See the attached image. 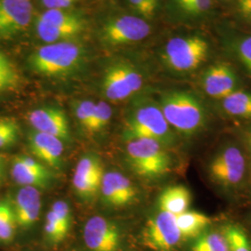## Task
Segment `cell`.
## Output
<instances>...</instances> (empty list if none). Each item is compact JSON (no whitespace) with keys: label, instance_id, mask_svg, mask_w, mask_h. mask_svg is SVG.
Returning <instances> with one entry per match:
<instances>
[{"label":"cell","instance_id":"cell-1","mask_svg":"<svg viewBox=\"0 0 251 251\" xmlns=\"http://www.w3.org/2000/svg\"><path fill=\"white\" fill-rule=\"evenodd\" d=\"M160 109L170 126L183 136L198 134L206 126L205 108L189 92L172 91L165 94Z\"/></svg>","mask_w":251,"mask_h":251},{"label":"cell","instance_id":"cell-2","mask_svg":"<svg viewBox=\"0 0 251 251\" xmlns=\"http://www.w3.org/2000/svg\"><path fill=\"white\" fill-rule=\"evenodd\" d=\"M207 175L216 185L226 191L239 188L246 179V156L236 144L219 148L207 165Z\"/></svg>","mask_w":251,"mask_h":251},{"label":"cell","instance_id":"cell-3","mask_svg":"<svg viewBox=\"0 0 251 251\" xmlns=\"http://www.w3.org/2000/svg\"><path fill=\"white\" fill-rule=\"evenodd\" d=\"M126 159L132 171L141 177L156 178L168 173L171 167L170 154L164 145L151 139L127 142Z\"/></svg>","mask_w":251,"mask_h":251},{"label":"cell","instance_id":"cell-4","mask_svg":"<svg viewBox=\"0 0 251 251\" xmlns=\"http://www.w3.org/2000/svg\"><path fill=\"white\" fill-rule=\"evenodd\" d=\"M126 142L136 139H151L162 145H171L174 134L161 109L153 104H146L136 109L127 120L124 130Z\"/></svg>","mask_w":251,"mask_h":251},{"label":"cell","instance_id":"cell-5","mask_svg":"<svg viewBox=\"0 0 251 251\" xmlns=\"http://www.w3.org/2000/svg\"><path fill=\"white\" fill-rule=\"evenodd\" d=\"M81 50L69 42H59L39 48L31 58L36 72L55 76L70 72L80 61Z\"/></svg>","mask_w":251,"mask_h":251},{"label":"cell","instance_id":"cell-6","mask_svg":"<svg viewBox=\"0 0 251 251\" xmlns=\"http://www.w3.org/2000/svg\"><path fill=\"white\" fill-rule=\"evenodd\" d=\"M208 54V44L199 36L175 37L170 40L164 51L167 64L175 71L189 72L197 69Z\"/></svg>","mask_w":251,"mask_h":251},{"label":"cell","instance_id":"cell-7","mask_svg":"<svg viewBox=\"0 0 251 251\" xmlns=\"http://www.w3.org/2000/svg\"><path fill=\"white\" fill-rule=\"evenodd\" d=\"M143 239L146 247L155 251H171L182 239L176 216L160 211L145 225Z\"/></svg>","mask_w":251,"mask_h":251},{"label":"cell","instance_id":"cell-8","mask_svg":"<svg viewBox=\"0 0 251 251\" xmlns=\"http://www.w3.org/2000/svg\"><path fill=\"white\" fill-rule=\"evenodd\" d=\"M83 238L90 251H117L120 233L114 223L100 216H94L84 226Z\"/></svg>","mask_w":251,"mask_h":251},{"label":"cell","instance_id":"cell-9","mask_svg":"<svg viewBox=\"0 0 251 251\" xmlns=\"http://www.w3.org/2000/svg\"><path fill=\"white\" fill-rule=\"evenodd\" d=\"M150 25L144 19L123 16L111 21L103 28V38L113 45L143 40L150 34Z\"/></svg>","mask_w":251,"mask_h":251},{"label":"cell","instance_id":"cell-10","mask_svg":"<svg viewBox=\"0 0 251 251\" xmlns=\"http://www.w3.org/2000/svg\"><path fill=\"white\" fill-rule=\"evenodd\" d=\"M236 75L227 63H219L211 65L202 76L203 90L208 96L214 99H225L236 90Z\"/></svg>","mask_w":251,"mask_h":251},{"label":"cell","instance_id":"cell-11","mask_svg":"<svg viewBox=\"0 0 251 251\" xmlns=\"http://www.w3.org/2000/svg\"><path fill=\"white\" fill-rule=\"evenodd\" d=\"M32 14L30 0H0V33L10 35L26 28Z\"/></svg>","mask_w":251,"mask_h":251},{"label":"cell","instance_id":"cell-12","mask_svg":"<svg viewBox=\"0 0 251 251\" xmlns=\"http://www.w3.org/2000/svg\"><path fill=\"white\" fill-rule=\"evenodd\" d=\"M28 120L38 132L52 135L62 141L69 140V126L65 114L62 110L53 107L39 108L32 111Z\"/></svg>","mask_w":251,"mask_h":251},{"label":"cell","instance_id":"cell-13","mask_svg":"<svg viewBox=\"0 0 251 251\" xmlns=\"http://www.w3.org/2000/svg\"><path fill=\"white\" fill-rule=\"evenodd\" d=\"M100 189L104 200L112 206H126L136 198L134 185L119 172L104 173Z\"/></svg>","mask_w":251,"mask_h":251},{"label":"cell","instance_id":"cell-14","mask_svg":"<svg viewBox=\"0 0 251 251\" xmlns=\"http://www.w3.org/2000/svg\"><path fill=\"white\" fill-rule=\"evenodd\" d=\"M40 208L39 191L33 186H24L19 191L13 206L17 225L24 228L34 225L39 217Z\"/></svg>","mask_w":251,"mask_h":251},{"label":"cell","instance_id":"cell-15","mask_svg":"<svg viewBox=\"0 0 251 251\" xmlns=\"http://www.w3.org/2000/svg\"><path fill=\"white\" fill-rule=\"evenodd\" d=\"M29 146L37 158L53 168H59L63 152V141L52 135L34 131L29 135Z\"/></svg>","mask_w":251,"mask_h":251},{"label":"cell","instance_id":"cell-16","mask_svg":"<svg viewBox=\"0 0 251 251\" xmlns=\"http://www.w3.org/2000/svg\"><path fill=\"white\" fill-rule=\"evenodd\" d=\"M191 193L183 185H173L165 189L158 199L161 211L178 216L188 210Z\"/></svg>","mask_w":251,"mask_h":251},{"label":"cell","instance_id":"cell-17","mask_svg":"<svg viewBox=\"0 0 251 251\" xmlns=\"http://www.w3.org/2000/svg\"><path fill=\"white\" fill-rule=\"evenodd\" d=\"M102 87L105 96L113 101L126 99L134 93L122 73L120 64L108 69L103 78Z\"/></svg>","mask_w":251,"mask_h":251},{"label":"cell","instance_id":"cell-18","mask_svg":"<svg viewBox=\"0 0 251 251\" xmlns=\"http://www.w3.org/2000/svg\"><path fill=\"white\" fill-rule=\"evenodd\" d=\"M176 224L182 239L197 238L198 235L204 233L211 221L209 217L198 211H185L176 216Z\"/></svg>","mask_w":251,"mask_h":251},{"label":"cell","instance_id":"cell-19","mask_svg":"<svg viewBox=\"0 0 251 251\" xmlns=\"http://www.w3.org/2000/svg\"><path fill=\"white\" fill-rule=\"evenodd\" d=\"M223 108L231 117L251 118V93L234 90L223 99Z\"/></svg>","mask_w":251,"mask_h":251},{"label":"cell","instance_id":"cell-20","mask_svg":"<svg viewBox=\"0 0 251 251\" xmlns=\"http://www.w3.org/2000/svg\"><path fill=\"white\" fill-rule=\"evenodd\" d=\"M12 177L17 183L23 186H33L37 188L48 185L50 179V174L33 171L15 157L12 165Z\"/></svg>","mask_w":251,"mask_h":251},{"label":"cell","instance_id":"cell-21","mask_svg":"<svg viewBox=\"0 0 251 251\" xmlns=\"http://www.w3.org/2000/svg\"><path fill=\"white\" fill-rule=\"evenodd\" d=\"M39 19L55 26L69 28L80 33L84 28L83 21L63 9H48Z\"/></svg>","mask_w":251,"mask_h":251},{"label":"cell","instance_id":"cell-22","mask_svg":"<svg viewBox=\"0 0 251 251\" xmlns=\"http://www.w3.org/2000/svg\"><path fill=\"white\" fill-rule=\"evenodd\" d=\"M36 31L39 37L47 43H56L60 40H65L70 37H73L79 32L69 29V28H62L50 25L44 21L38 18L36 24Z\"/></svg>","mask_w":251,"mask_h":251},{"label":"cell","instance_id":"cell-23","mask_svg":"<svg viewBox=\"0 0 251 251\" xmlns=\"http://www.w3.org/2000/svg\"><path fill=\"white\" fill-rule=\"evenodd\" d=\"M192 251H229V249L223 233L204 232L197 237Z\"/></svg>","mask_w":251,"mask_h":251},{"label":"cell","instance_id":"cell-24","mask_svg":"<svg viewBox=\"0 0 251 251\" xmlns=\"http://www.w3.org/2000/svg\"><path fill=\"white\" fill-rule=\"evenodd\" d=\"M229 251H251L250 239L240 226L225 225L223 229Z\"/></svg>","mask_w":251,"mask_h":251},{"label":"cell","instance_id":"cell-25","mask_svg":"<svg viewBox=\"0 0 251 251\" xmlns=\"http://www.w3.org/2000/svg\"><path fill=\"white\" fill-rule=\"evenodd\" d=\"M17 225L13 207L9 203L0 204V240L9 242L12 240Z\"/></svg>","mask_w":251,"mask_h":251},{"label":"cell","instance_id":"cell-26","mask_svg":"<svg viewBox=\"0 0 251 251\" xmlns=\"http://www.w3.org/2000/svg\"><path fill=\"white\" fill-rule=\"evenodd\" d=\"M75 175L84 178H94L102 179L103 169L99 159L96 156H85L77 163Z\"/></svg>","mask_w":251,"mask_h":251},{"label":"cell","instance_id":"cell-27","mask_svg":"<svg viewBox=\"0 0 251 251\" xmlns=\"http://www.w3.org/2000/svg\"><path fill=\"white\" fill-rule=\"evenodd\" d=\"M102 179L84 178L74 175L73 185L76 194L82 198H92L100 188Z\"/></svg>","mask_w":251,"mask_h":251},{"label":"cell","instance_id":"cell-28","mask_svg":"<svg viewBox=\"0 0 251 251\" xmlns=\"http://www.w3.org/2000/svg\"><path fill=\"white\" fill-rule=\"evenodd\" d=\"M112 117V109L108 103L104 101H99L95 103L93 117L91 119L89 131L96 132L102 129L107 125Z\"/></svg>","mask_w":251,"mask_h":251},{"label":"cell","instance_id":"cell-29","mask_svg":"<svg viewBox=\"0 0 251 251\" xmlns=\"http://www.w3.org/2000/svg\"><path fill=\"white\" fill-rule=\"evenodd\" d=\"M19 135V126L9 118L0 119V149L14 144Z\"/></svg>","mask_w":251,"mask_h":251},{"label":"cell","instance_id":"cell-30","mask_svg":"<svg viewBox=\"0 0 251 251\" xmlns=\"http://www.w3.org/2000/svg\"><path fill=\"white\" fill-rule=\"evenodd\" d=\"M45 233L49 240L53 243L63 241L67 234L51 210L46 216Z\"/></svg>","mask_w":251,"mask_h":251},{"label":"cell","instance_id":"cell-31","mask_svg":"<svg viewBox=\"0 0 251 251\" xmlns=\"http://www.w3.org/2000/svg\"><path fill=\"white\" fill-rule=\"evenodd\" d=\"M16 73L9 60L0 52V90L12 86L16 81Z\"/></svg>","mask_w":251,"mask_h":251},{"label":"cell","instance_id":"cell-32","mask_svg":"<svg viewBox=\"0 0 251 251\" xmlns=\"http://www.w3.org/2000/svg\"><path fill=\"white\" fill-rule=\"evenodd\" d=\"M51 211L53 212L57 220L59 221L60 225H62L65 233H68L70 225H71V210L70 207L64 201H57L55 202L51 208Z\"/></svg>","mask_w":251,"mask_h":251},{"label":"cell","instance_id":"cell-33","mask_svg":"<svg viewBox=\"0 0 251 251\" xmlns=\"http://www.w3.org/2000/svg\"><path fill=\"white\" fill-rule=\"evenodd\" d=\"M95 103L90 100H83L79 102L75 107V115L79 120L81 125L87 130L90 128L91 119L94 113Z\"/></svg>","mask_w":251,"mask_h":251},{"label":"cell","instance_id":"cell-34","mask_svg":"<svg viewBox=\"0 0 251 251\" xmlns=\"http://www.w3.org/2000/svg\"><path fill=\"white\" fill-rule=\"evenodd\" d=\"M131 7L146 18H150L155 12L158 0H128Z\"/></svg>","mask_w":251,"mask_h":251},{"label":"cell","instance_id":"cell-35","mask_svg":"<svg viewBox=\"0 0 251 251\" xmlns=\"http://www.w3.org/2000/svg\"><path fill=\"white\" fill-rule=\"evenodd\" d=\"M238 55L251 75V36L242 39L238 46Z\"/></svg>","mask_w":251,"mask_h":251},{"label":"cell","instance_id":"cell-36","mask_svg":"<svg viewBox=\"0 0 251 251\" xmlns=\"http://www.w3.org/2000/svg\"><path fill=\"white\" fill-rule=\"evenodd\" d=\"M210 6L211 0H188L182 8L189 13L201 14L208 10Z\"/></svg>","mask_w":251,"mask_h":251},{"label":"cell","instance_id":"cell-37","mask_svg":"<svg viewBox=\"0 0 251 251\" xmlns=\"http://www.w3.org/2000/svg\"><path fill=\"white\" fill-rule=\"evenodd\" d=\"M17 158L22 163H24L29 169H31L33 171H36L37 172H40V173H44V174H50V172L46 169L45 167L41 163L35 160L34 158H31V157L26 156V155H19V156H17Z\"/></svg>","mask_w":251,"mask_h":251},{"label":"cell","instance_id":"cell-38","mask_svg":"<svg viewBox=\"0 0 251 251\" xmlns=\"http://www.w3.org/2000/svg\"><path fill=\"white\" fill-rule=\"evenodd\" d=\"M49 9H63L70 7L77 0H42Z\"/></svg>","mask_w":251,"mask_h":251},{"label":"cell","instance_id":"cell-39","mask_svg":"<svg viewBox=\"0 0 251 251\" xmlns=\"http://www.w3.org/2000/svg\"><path fill=\"white\" fill-rule=\"evenodd\" d=\"M237 7L244 18L251 20V0H238Z\"/></svg>","mask_w":251,"mask_h":251},{"label":"cell","instance_id":"cell-40","mask_svg":"<svg viewBox=\"0 0 251 251\" xmlns=\"http://www.w3.org/2000/svg\"><path fill=\"white\" fill-rule=\"evenodd\" d=\"M246 144H247V148L251 155V126L246 132Z\"/></svg>","mask_w":251,"mask_h":251},{"label":"cell","instance_id":"cell-41","mask_svg":"<svg viewBox=\"0 0 251 251\" xmlns=\"http://www.w3.org/2000/svg\"><path fill=\"white\" fill-rule=\"evenodd\" d=\"M176 1L179 3V5L180 7H183V6L186 4V2H187L188 0H176Z\"/></svg>","mask_w":251,"mask_h":251},{"label":"cell","instance_id":"cell-42","mask_svg":"<svg viewBox=\"0 0 251 251\" xmlns=\"http://www.w3.org/2000/svg\"><path fill=\"white\" fill-rule=\"evenodd\" d=\"M1 172H2V164H1V161H0V177H1Z\"/></svg>","mask_w":251,"mask_h":251}]
</instances>
